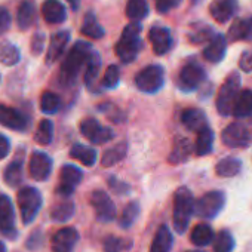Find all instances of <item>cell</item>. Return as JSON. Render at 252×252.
Listing matches in <instances>:
<instances>
[{
  "mask_svg": "<svg viewBox=\"0 0 252 252\" xmlns=\"http://www.w3.org/2000/svg\"><path fill=\"white\" fill-rule=\"evenodd\" d=\"M149 14V5L146 0H129L126 5V17L131 21H141Z\"/></svg>",
  "mask_w": 252,
  "mask_h": 252,
  "instance_id": "836d02e7",
  "label": "cell"
},
{
  "mask_svg": "<svg viewBox=\"0 0 252 252\" xmlns=\"http://www.w3.org/2000/svg\"><path fill=\"white\" fill-rule=\"evenodd\" d=\"M214 36L215 34H214L212 29L208 24H191L189 39H190L191 43L199 45V43H203V42L211 40Z\"/></svg>",
  "mask_w": 252,
  "mask_h": 252,
  "instance_id": "d590c367",
  "label": "cell"
},
{
  "mask_svg": "<svg viewBox=\"0 0 252 252\" xmlns=\"http://www.w3.org/2000/svg\"><path fill=\"white\" fill-rule=\"evenodd\" d=\"M0 125L17 132H26L30 126V119L18 108L0 104Z\"/></svg>",
  "mask_w": 252,
  "mask_h": 252,
  "instance_id": "9c48e42d",
  "label": "cell"
},
{
  "mask_svg": "<svg viewBox=\"0 0 252 252\" xmlns=\"http://www.w3.org/2000/svg\"><path fill=\"white\" fill-rule=\"evenodd\" d=\"M54 162L43 152H33L29 162V172L34 181H46L52 172Z\"/></svg>",
  "mask_w": 252,
  "mask_h": 252,
  "instance_id": "4fadbf2b",
  "label": "cell"
},
{
  "mask_svg": "<svg viewBox=\"0 0 252 252\" xmlns=\"http://www.w3.org/2000/svg\"><path fill=\"white\" fill-rule=\"evenodd\" d=\"M138 217H140V203L138 202H131V203H128L125 206V209H123V212L120 215L119 224L123 228H128L137 221Z\"/></svg>",
  "mask_w": 252,
  "mask_h": 252,
  "instance_id": "60d3db41",
  "label": "cell"
},
{
  "mask_svg": "<svg viewBox=\"0 0 252 252\" xmlns=\"http://www.w3.org/2000/svg\"><path fill=\"white\" fill-rule=\"evenodd\" d=\"M221 140L225 146L231 149L248 147L252 141V132L246 128L243 123H231L222 131Z\"/></svg>",
  "mask_w": 252,
  "mask_h": 252,
  "instance_id": "30bf717a",
  "label": "cell"
},
{
  "mask_svg": "<svg viewBox=\"0 0 252 252\" xmlns=\"http://www.w3.org/2000/svg\"><path fill=\"white\" fill-rule=\"evenodd\" d=\"M245 26H246V33H245V40L246 42H252V17L245 20Z\"/></svg>",
  "mask_w": 252,
  "mask_h": 252,
  "instance_id": "f5cc1de1",
  "label": "cell"
},
{
  "mask_svg": "<svg viewBox=\"0 0 252 252\" xmlns=\"http://www.w3.org/2000/svg\"><path fill=\"white\" fill-rule=\"evenodd\" d=\"M236 9H237V0H214L209 5L211 17L220 24L227 23L236 14Z\"/></svg>",
  "mask_w": 252,
  "mask_h": 252,
  "instance_id": "e0dca14e",
  "label": "cell"
},
{
  "mask_svg": "<svg viewBox=\"0 0 252 252\" xmlns=\"http://www.w3.org/2000/svg\"><path fill=\"white\" fill-rule=\"evenodd\" d=\"M140 33H141V26L137 21L125 27L122 37L116 43V48H114V52L120 61L128 64V63H132L138 57V54L143 48Z\"/></svg>",
  "mask_w": 252,
  "mask_h": 252,
  "instance_id": "7a4b0ae2",
  "label": "cell"
},
{
  "mask_svg": "<svg viewBox=\"0 0 252 252\" xmlns=\"http://www.w3.org/2000/svg\"><path fill=\"white\" fill-rule=\"evenodd\" d=\"M239 65L243 71H252V51H246L242 54Z\"/></svg>",
  "mask_w": 252,
  "mask_h": 252,
  "instance_id": "681fc988",
  "label": "cell"
},
{
  "mask_svg": "<svg viewBox=\"0 0 252 252\" xmlns=\"http://www.w3.org/2000/svg\"><path fill=\"white\" fill-rule=\"evenodd\" d=\"M11 152V141L8 137L0 134V160H3Z\"/></svg>",
  "mask_w": 252,
  "mask_h": 252,
  "instance_id": "f907efd6",
  "label": "cell"
},
{
  "mask_svg": "<svg viewBox=\"0 0 252 252\" xmlns=\"http://www.w3.org/2000/svg\"><path fill=\"white\" fill-rule=\"evenodd\" d=\"M120 80V71H119V67L117 65H108V68L105 70L104 73V77H102V85L104 88H116L117 83Z\"/></svg>",
  "mask_w": 252,
  "mask_h": 252,
  "instance_id": "ee69618b",
  "label": "cell"
},
{
  "mask_svg": "<svg viewBox=\"0 0 252 252\" xmlns=\"http://www.w3.org/2000/svg\"><path fill=\"white\" fill-rule=\"evenodd\" d=\"M79 242V233L74 227H64L58 230L51 239L52 252H73Z\"/></svg>",
  "mask_w": 252,
  "mask_h": 252,
  "instance_id": "9a60e30c",
  "label": "cell"
},
{
  "mask_svg": "<svg viewBox=\"0 0 252 252\" xmlns=\"http://www.w3.org/2000/svg\"><path fill=\"white\" fill-rule=\"evenodd\" d=\"M240 92V76L237 73H231L217 95V110L221 116L233 114L236 98Z\"/></svg>",
  "mask_w": 252,
  "mask_h": 252,
  "instance_id": "5b68a950",
  "label": "cell"
},
{
  "mask_svg": "<svg viewBox=\"0 0 252 252\" xmlns=\"http://www.w3.org/2000/svg\"><path fill=\"white\" fill-rule=\"evenodd\" d=\"M80 132L92 144H105L110 140H113V137H114L111 129L102 126L94 117H88V119L82 120V123H80Z\"/></svg>",
  "mask_w": 252,
  "mask_h": 252,
  "instance_id": "ba28073f",
  "label": "cell"
},
{
  "mask_svg": "<svg viewBox=\"0 0 252 252\" xmlns=\"http://www.w3.org/2000/svg\"><path fill=\"white\" fill-rule=\"evenodd\" d=\"M125 243H128V242L120 239V237L110 236L104 240V252H122L125 248L129 246V245H125Z\"/></svg>",
  "mask_w": 252,
  "mask_h": 252,
  "instance_id": "f6af8a7d",
  "label": "cell"
},
{
  "mask_svg": "<svg viewBox=\"0 0 252 252\" xmlns=\"http://www.w3.org/2000/svg\"><path fill=\"white\" fill-rule=\"evenodd\" d=\"M172 233L168 228V225H160L153 237L150 252H169L172 248Z\"/></svg>",
  "mask_w": 252,
  "mask_h": 252,
  "instance_id": "d4e9b609",
  "label": "cell"
},
{
  "mask_svg": "<svg viewBox=\"0 0 252 252\" xmlns=\"http://www.w3.org/2000/svg\"><path fill=\"white\" fill-rule=\"evenodd\" d=\"M74 215V203L70 200L61 202L51 209V218L57 222H65Z\"/></svg>",
  "mask_w": 252,
  "mask_h": 252,
  "instance_id": "74e56055",
  "label": "cell"
},
{
  "mask_svg": "<svg viewBox=\"0 0 252 252\" xmlns=\"http://www.w3.org/2000/svg\"><path fill=\"white\" fill-rule=\"evenodd\" d=\"M225 205V194L222 191H209L203 194L196 203L194 212L202 218H215Z\"/></svg>",
  "mask_w": 252,
  "mask_h": 252,
  "instance_id": "52a82bcc",
  "label": "cell"
},
{
  "mask_svg": "<svg viewBox=\"0 0 252 252\" xmlns=\"http://www.w3.org/2000/svg\"><path fill=\"white\" fill-rule=\"evenodd\" d=\"M52 138H54V125L51 120L43 119L36 129L34 141L40 146H49L52 143Z\"/></svg>",
  "mask_w": 252,
  "mask_h": 252,
  "instance_id": "8d00e7d4",
  "label": "cell"
},
{
  "mask_svg": "<svg viewBox=\"0 0 252 252\" xmlns=\"http://www.w3.org/2000/svg\"><path fill=\"white\" fill-rule=\"evenodd\" d=\"M83 178V172L74 166V165H64L61 168V172H60V184H58V194L64 196V197H68L73 194V191L76 190V187L80 184Z\"/></svg>",
  "mask_w": 252,
  "mask_h": 252,
  "instance_id": "7c38bea8",
  "label": "cell"
},
{
  "mask_svg": "<svg viewBox=\"0 0 252 252\" xmlns=\"http://www.w3.org/2000/svg\"><path fill=\"white\" fill-rule=\"evenodd\" d=\"M110 187L116 191V193H128L129 191V186L123 184V183H116L114 178L110 180Z\"/></svg>",
  "mask_w": 252,
  "mask_h": 252,
  "instance_id": "816d5d0a",
  "label": "cell"
},
{
  "mask_svg": "<svg viewBox=\"0 0 252 252\" xmlns=\"http://www.w3.org/2000/svg\"><path fill=\"white\" fill-rule=\"evenodd\" d=\"M212 144H214V132L211 131L209 126H205L203 129H200L197 132V138H196V144H194L196 155L205 156V155L211 153Z\"/></svg>",
  "mask_w": 252,
  "mask_h": 252,
  "instance_id": "4dcf8cb0",
  "label": "cell"
},
{
  "mask_svg": "<svg viewBox=\"0 0 252 252\" xmlns=\"http://www.w3.org/2000/svg\"><path fill=\"white\" fill-rule=\"evenodd\" d=\"M165 83V70L163 67L153 64L146 68H143L135 76V85L140 91L147 94H155L162 89Z\"/></svg>",
  "mask_w": 252,
  "mask_h": 252,
  "instance_id": "8992f818",
  "label": "cell"
},
{
  "mask_svg": "<svg viewBox=\"0 0 252 252\" xmlns=\"http://www.w3.org/2000/svg\"><path fill=\"white\" fill-rule=\"evenodd\" d=\"M67 2H68V5L76 11L77 8H79V5H80V0H67Z\"/></svg>",
  "mask_w": 252,
  "mask_h": 252,
  "instance_id": "db71d44e",
  "label": "cell"
},
{
  "mask_svg": "<svg viewBox=\"0 0 252 252\" xmlns=\"http://www.w3.org/2000/svg\"><path fill=\"white\" fill-rule=\"evenodd\" d=\"M181 122H183V125L186 126L187 129L194 131V132H199L200 129L205 128V126H208L206 125V116L199 108L184 110L181 113Z\"/></svg>",
  "mask_w": 252,
  "mask_h": 252,
  "instance_id": "cb8c5ba5",
  "label": "cell"
},
{
  "mask_svg": "<svg viewBox=\"0 0 252 252\" xmlns=\"http://www.w3.org/2000/svg\"><path fill=\"white\" fill-rule=\"evenodd\" d=\"M36 5L30 0H24V2L20 3L18 9H17V23L20 30L26 32L29 30L34 23H36Z\"/></svg>",
  "mask_w": 252,
  "mask_h": 252,
  "instance_id": "7402d4cb",
  "label": "cell"
},
{
  "mask_svg": "<svg viewBox=\"0 0 252 252\" xmlns=\"http://www.w3.org/2000/svg\"><path fill=\"white\" fill-rule=\"evenodd\" d=\"M181 3V0H158V11L160 14H168Z\"/></svg>",
  "mask_w": 252,
  "mask_h": 252,
  "instance_id": "c3c4849f",
  "label": "cell"
},
{
  "mask_svg": "<svg viewBox=\"0 0 252 252\" xmlns=\"http://www.w3.org/2000/svg\"><path fill=\"white\" fill-rule=\"evenodd\" d=\"M194 199L191 191L187 187H181L175 191L174 196V228L177 233L183 234L190 222L191 215L194 214Z\"/></svg>",
  "mask_w": 252,
  "mask_h": 252,
  "instance_id": "3957f363",
  "label": "cell"
},
{
  "mask_svg": "<svg viewBox=\"0 0 252 252\" xmlns=\"http://www.w3.org/2000/svg\"><path fill=\"white\" fill-rule=\"evenodd\" d=\"M205 80V70L194 63L186 64L180 71V86L184 91H193Z\"/></svg>",
  "mask_w": 252,
  "mask_h": 252,
  "instance_id": "2e32d148",
  "label": "cell"
},
{
  "mask_svg": "<svg viewBox=\"0 0 252 252\" xmlns=\"http://www.w3.org/2000/svg\"><path fill=\"white\" fill-rule=\"evenodd\" d=\"M225 51H227V39H225V36L224 34H215L209 40L208 46L205 48L203 57L209 63H220V61H222V58L225 55Z\"/></svg>",
  "mask_w": 252,
  "mask_h": 252,
  "instance_id": "44dd1931",
  "label": "cell"
},
{
  "mask_svg": "<svg viewBox=\"0 0 252 252\" xmlns=\"http://www.w3.org/2000/svg\"><path fill=\"white\" fill-rule=\"evenodd\" d=\"M242 168V162L236 158H225L222 160H220L215 166V172L217 175L220 177H225V178H230V177H234L239 174Z\"/></svg>",
  "mask_w": 252,
  "mask_h": 252,
  "instance_id": "d6a6232c",
  "label": "cell"
},
{
  "mask_svg": "<svg viewBox=\"0 0 252 252\" xmlns=\"http://www.w3.org/2000/svg\"><path fill=\"white\" fill-rule=\"evenodd\" d=\"M149 39L156 55H165L172 46L171 32L165 27H153L149 33Z\"/></svg>",
  "mask_w": 252,
  "mask_h": 252,
  "instance_id": "ac0fdd59",
  "label": "cell"
},
{
  "mask_svg": "<svg viewBox=\"0 0 252 252\" xmlns=\"http://www.w3.org/2000/svg\"><path fill=\"white\" fill-rule=\"evenodd\" d=\"M11 14L5 6H0V36L5 34L11 29Z\"/></svg>",
  "mask_w": 252,
  "mask_h": 252,
  "instance_id": "7dc6e473",
  "label": "cell"
},
{
  "mask_svg": "<svg viewBox=\"0 0 252 252\" xmlns=\"http://www.w3.org/2000/svg\"><path fill=\"white\" fill-rule=\"evenodd\" d=\"M126 153H128V146H126V143H117L116 146L107 149L101 158V165L104 168H110L116 163H119L120 160L125 159Z\"/></svg>",
  "mask_w": 252,
  "mask_h": 252,
  "instance_id": "4316f807",
  "label": "cell"
},
{
  "mask_svg": "<svg viewBox=\"0 0 252 252\" xmlns=\"http://www.w3.org/2000/svg\"><path fill=\"white\" fill-rule=\"evenodd\" d=\"M245 33H246V26H245V20H236L231 26L230 30L227 33V42L234 43L237 40H245Z\"/></svg>",
  "mask_w": 252,
  "mask_h": 252,
  "instance_id": "7bdbcfd3",
  "label": "cell"
},
{
  "mask_svg": "<svg viewBox=\"0 0 252 252\" xmlns=\"http://www.w3.org/2000/svg\"><path fill=\"white\" fill-rule=\"evenodd\" d=\"M99 68H101V58H99V54L92 51L86 65H85V85L92 89L94 83L96 82L98 79V73H99Z\"/></svg>",
  "mask_w": 252,
  "mask_h": 252,
  "instance_id": "1f68e13d",
  "label": "cell"
},
{
  "mask_svg": "<svg viewBox=\"0 0 252 252\" xmlns=\"http://www.w3.org/2000/svg\"><path fill=\"white\" fill-rule=\"evenodd\" d=\"M190 240L196 246H206L214 240V230L208 224H197L191 231Z\"/></svg>",
  "mask_w": 252,
  "mask_h": 252,
  "instance_id": "e575fe53",
  "label": "cell"
},
{
  "mask_svg": "<svg viewBox=\"0 0 252 252\" xmlns=\"http://www.w3.org/2000/svg\"><path fill=\"white\" fill-rule=\"evenodd\" d=\"M104 29L98 24L96 18L92 14H88L83 20L82 26V34L91 37V39H101L104 36Z\"/></svg>",
  "mask_w": 252,
  "mask_h": 252,
  "instance_id": "f35d334b",
  "label": "cell"
},
{
  "mask_svg": "<svg viewBox=\"0 0 252 252\" xmlns=\"http://www.w3.org/2000/svg\"><path fill=\"white\" fill-rule=\"evenodd\" d=\"M96 152L88 146H83V144H74L71 149H70V158L79 160L82 165L85 166H92L95 165L96 162Z\"/></svg>",
  "mask_w": 252,
  "mask_h": 252,
  "instance_id": "f1b7e54d",
  "label": "cell"
},
{
  "mask_svg": "<svg viewBox=\"0 0 252 252\" xmlns=\"http://www.w3.org/2000/svg\"><path fill=\"white\" fill-rule=\"evenodd\" d=\"M252 113V91L251 89H243L239 92L234 108H233V116L236 117H246Z\"/></svg>",
  "mask_w": 252,
  "mask_h": 252,
  "instance_id": "f546056e",
  "label": "cell"
},
{
  "mask_svg": "<svg viewBox=\"0 0 252 252\" xmlns=\"http://www.w3.org/2000/svg\"><path fill=\"white\" fill-rule=\"evenodd\" d=\"M21 60V51L9 40H0V63L3 65H17Z\"/></svg>",
  "mask_w": 252,
  "mask_h": 252,
  "instance_id": "484cf974",
  "label": "cell"
},
{
  "mask_svg": "<svg viewBox=\"0 0 252 252\" xmlns=\"http://www.w3.org/2000/svg\"><path fill=\"white\" fill-rule=\"evenodd\" d=\"M191 252H203V251H191Z\"/></svg>",
  "mask_w": 252,
  "mask_h": 252,
  "instance_id": "9f6ffc18",
  "label": "cell"
},
{
  "mask_svg": "<svg viewBox=\"0 0 252 252\" xmlns=\"http://www.w3.org/2000/svg\"><path fill=\"white\" fill-rule=\"evenodd\" d=\"M42 15L49 24H63L67 20L65 6L60 0H45L42 5Z\"/></svg>",
  "mask_w": 252,
  "mask_h": 252,
  "instance_id": "ffe728a7",
  "label": "cell"
},
{
  "mask_svg": "<svg viewBox=\"0 0 252 252\" xmlns=\"http://www.w3.org/2000/svg\"><path fill=\"white\" fill-rule=\"evenodd\" d=\"M191 152H193L191 143L187 138L180 137L172 147V152L169 155V162L171 163H183L189 159Z\"/></svg>",
  "mask_w": 252,
  "mask_h": 252,
  "instance_id": "83f0119b",
  "label": "cell"
},
{
  "mask_svg": "<svg viewBox=\"0 0 252 252\" xmlns=\"http://www.w3.org/2000/svg\"><path fill=\"white\" fill-rule=\"evenodd\" d=\"M45 37L46 36L43 33H36L33 36V39L30 42V49H32V54L33 55L39 57L43 52V49H45Z\"/></svg>",
  "mask_w": 252,
  "mask_h": 252,
  "instance_id": "bcb514c9",
  "label": "cell"
},
{
  "mask_svg": "<svg viewBox=\"0 0 252 252\" xmlns=\"http://www.w3.org/2000/svg\"><path fill=\"white\" fill-rule=\"evenodd\" d=\"M61 107V99L57 94L46 91L40 96V110L46 114H55Z\"/></svg>",
  "mask_w": 252,
  "mask_h": 252,
  "instance_id": "ab89813d",
  "label": "cell"
},
{
  "mask_svg": "<svg viewBox=\"0 0 252 252\" xmlns=\"http://www.w3.org/2000/svg\"><path fill=\"white\" fill-rule=\"evenodd\" d=\"M68 42H70V32L63 30V32L55 33L49 42V48L46 52V63L54 64L55 61H58L61 58V55L64 54Z\"/></svg>",
  "mask_w": 252,
  "mask_h": 252,
  "instance_id": "d6986e66",
  "label": "cell"
},
{
  "mask_svg": "<svg viewBox=\"0 0 252 252\" xmlns=\"http://www.w3.org/2000/svg\"><path fill=\"white\" fill-rule=\"evenodd\" d=\"M233 248H234L233 236L225 230L220 231L214 242V252H231Z\"/></svg>",
  "mask_w": 252,
  "mask_h": 252,
  "instance_id": "b9f144b4",
  "label": "cell"
},
{
  "mask_svg": "<svg viewBox=\"0 0 252 252\" xmlns=\"http://www.w3.org/2000/svg\"><path fill=\"white\" fill-rule=\"evenodd\" d=\"M92 54V46L88 42H77L67 54L61 70L60 77L64 85H71L77 79V74L83 65H86L89 57Z\"/></svg>",
  "mask_w": 252,
  "mask_h": 252,
  "instance_id": "6da1fadb",
  "label": "cell"
},
{
  "mask_svg": "<svg viewBox=\"0 0 252 252\" xmlns=\"http://www.w3.org/2000/svg\"><path fill=\"white\" fill-rule=\"evenodd\" d=\"M0 252H6V245L0 240Z\"/></svg>",
  "mask_w": 252,
  "mask_h": 252,
  "instance_id": "11a10c76",
  "label": "cell"
},
{
  "mask_svg": "<svg viewBox=\"0 0 252 252\" xmlns=\"http://www.w3.org/2000/svg\"><path fill=\"white\" fill-rule=\"evenodd\" d=\"M91 205L95 211V217L101 222H110L116 218V206L110 196L102 190H95L91 194Z\"/></svg>",
  "mask_w": 252,
  "mask_h": 252,
  "instance_id": "8fae6325",
  "label": "cell"
},
{
  "mask_svg": "<svg viewBox=\"0 0 252 252\" xmlns=\"http://www.w3.org/2000/svg\"><path fill=\"white\" fill-rule=\"evenodd\" d=\"M23 169H24V156L17 155V158L6 166L3 172V180L11 187H18L23 181Z\"/></svg>",
  "mask_w": 252,
  "mask_h": 252,
  "instance_id": "603a6c76",
  "label": "cell"
},
{
  "mask_svg": "<svg viewBox=\"0 0 252 252\" xmlns=\"http://www.w3.org/2000/svg\"><path fill=\"white\" fill-rule=\"evenodd\" d=\"M17 200L21 212V220L26 225H29L32 221H34V218L37 217L42 208L43 203L42 193L36 187H23L18 191Z\"/></svg>",
  "mask_w": 252,
  "mask_h": 252,
  "instance_id": "277c9868",
  "label": "cell"
},
{
  "mask_svg": "<svg viewBox=\"0 0 252 252\" xmlns=\"http://www.w3.org/2000/svg\"><path fill=\"white\" fill-rule=\"evenodd\" d=\"M0 233L15 237L17 225H15V209L9 196L0 193Z\"/></svg>",
  "mask_w": 252,
  "mask_h": 252,
  "instance_id": "5bb4252c",
  "label": "cell"
}]
</instances>
